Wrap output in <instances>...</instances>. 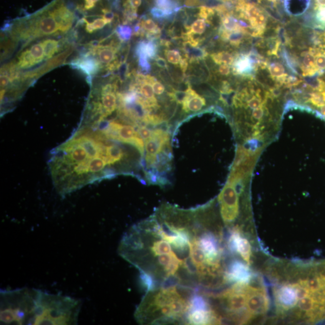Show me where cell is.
Returning a JSON list of instances; mask_svg holds the SVG:
<instances>
[{"mask_svg": "<svg viewBox=\"0 0 325 325\" xmlns=\"http://www.w3.org/2000/svg\"><path fill=\"white\" fill-rule=\"evenodd\" d=\"M111 141L99 130L80 125L55 148L49 162L55 190L65 196L109 176L107 148Z\"/></svg>", "mask_w": 325, "mask_h": 325, "instance_id": "1", "label": "cell"}, {"mask_svg": "<svg viewBox=\"0 0 325 325\" xmlns=\"http://www.w3.org/2000/svg\"><path fill=\"white\" fill-rule=\"evenodd\" d=\"M183 287H160L148 292L136 309V321L142 325L186 324L191 296L188 298L181 292Z\"/></svg>", "mask_w": 325, "mask_h": 325, "instance_id": "2", "label": "cell"}, {"mask_svg": "<svg viewBox=\"0 0 325 325\" xmlns=\"http://www.w3.org/2000/svg\"><path fill=\"white\" fill-rule=\"evenodd\" d=\"M82 304L71 297L39 291L33 325H77Z\"/></svg>", "mask_w": 325, "mask_h": 325, "instance_id": "3", "label": "cell"}, {"mask_svg": "<svg viewBox=\"0 0 325 325\" xmlns=\"http://www.w3.org/2000/svg\"><path fill=\"white\" fill-rule=\"evenodd\" d=\"M39 293V290L29 288L1 291V325H33Z\"/></svg>", "mask_w": 325, "mask_h": 325, "instance_id": "4", "label": "cell"}, {"mask_svg": "<svg viewBox=\"0 0 325 325\" xmlns=\"http://www.w3.org/2000/svg\"><path fill=\"white\" fill-rule=\"evenodd\" d=\"M106 123L107 124L90 128L100 131L108 139L133 146L138 151L141 157H144L145 143L137 130L133 125L126 124L117 120L100 123Z\"/></svg>", "mask_w": 325, "mask_h": 325, "instance_id": "5", "label": "cell"}, {"mask_svg": "<svg viewBox=\"0 0 325 325\" xmlns=\"http://www.w3.org/2000/svg\"><path fill=\"white\" fill-rule=\"evenodd\" d=\"M248 284L236 283L218 296L226 308L228 317L234 321L245 322L252 317L246 308Z\"/></svg>", "mask_w": 325, "mask_h": 325, "instance_id": "6", "label": "cell"}, {"mask_svg": "<svg viewBox=\"0 0 325 325\" xmlns=\"http://www.w3.org/2000/svg\"><path fill=\"white\" fill-rule=\"evenodd\" d=\"M234 185L226 184L219 195L221 216L226 224L233 222L239 215V197Z\"/></svg>", "mask_w": 325, "mask_h": 325, "instance_id": "7", "label": "cell"}, {"mask_svg": "<svg viewBox=\"0 0 325 325\" xmlns=\"http://www.w3.org/2000/svg\"><path fill=\"white\" fill-rule=\"evenodd\" d=\"M170 135L165 131L157 129L153 131L151 137L145 141L146 162L147 165H154L158 154L162 152L164 145L170 142Z\"/></svg>", "mask_w": 325, "mask_h": 325, "instance_id": "8", "label": "cell"}, {"mask_svg": "<svg viewBox=\"0 0 325 325\" xmlns=\"http://www.w3.org/2000/svg\"><path fill=\"white\" fill-rule=\"evenodd\" d=\"M47 9L56 21L60 31L68 32L72 26L75 16L63 0H55Z\"/></svg>", "mask_w": 325, "mask_h": 325, "instance_id": "9", "label": "cell"}, {"mask_svg": "<svg viewBox=\"0 0 325 325\" xmlns=\"http://www.w3.org/2000/svg\"><path fill=\"white\" fill-rule=\"evenodd\" d=\"M269 308V299L264 289L249 287L246 309L251 317L264 314Z\"/></svg>", "mask_w": 325, "mask_h": 325, "instance_id": "10", "label": "cell"}, {"mask_svg": "<svg viewBox=\"0 0 325 325\" xmlns=\"http://www.w3.org/2000/svg\"><path fill=\"white\" fill-rule=\"evenodd\" d=\"M220 322L218 314L211 307L189 309L186 317V324L188 325H210Z\"/></svg>", "mask_w": 325, "mask_h": 325, "instance_id": "11", "label": "cell"}, {"mask_svg": "<svg viewBox=\"0 0 325 325\" xmlns=\"http://www.w3.org/2000/svg\"><path fill=\"white\" fill-rule=\"evenodd\" d=\"M228 243L231 251L237 252L247 263H250L251 244L247 239L241 236L238 229L235 228L232 231Z\"/></svg>", "mask_w": 325, "mask_h": 325, "instance_id": "12", "label": "cell"}, {"mask_svg": "<svg viewBox=\"0 0 325 325\" xmlns=\"http://www.w3.org/2000/svg\"><path fill=\"white\" fill-rule=\"evenodd\" d=\"M252 276L253 274L248 266L242 262L234 261L232 262L226 272L225 279L229 282L248 284L250 281Z\"/></svg>", "mask_w": 325, "mask_h": 325, "instance_id": "13", "label": "cell"}, {"mask_svg": "<svg viewBox=\"0 0 325 325\" xmlns=\"http://www.w3.org/2000/svg\"><path fill=\"white\" fill-rule=\"evenodd\" d=\"M276 298L279 306L288 309L293 308L298 303V289L295 284L288 285L281 287L276 293Z\"/></svg>", "mask_w": 325, "mask_h": 325, "instance_id": "14", "label": "cell"}, {"mask_svg": "<svg viewBox=\"0 0 325 325\" xmlns=\"http://www.w3.org/2000/svg\"><path fill=\"white\" fill-rule=\"evenodd\" d=\"M36 20V34L41 36L55 34L59 30L56 21L50 14L47 7L43 10Z\"/></svg>", "mask_w": 325, "mask_h": 325, "instance_id": "15", "label": "cell"}, {"mask_svg": "<svg viewBox=\"0 0 325 325\" xmlns=\"http://www.w3.org/2000/svg\"><path fill=\"white\" fill-rule=\"evenodd\" d=\"M257 65L250 55L241 54L238 55L233 64V72L234 75L250 76L255 71Z\"/></svg>", "mask_w": 325, "mask_h": 325, "instance_id": "16", "label": "cell"}, {"mask_svg": "<svg viewBox=\"0 0 325 325\" xmlns=\"http://www.w3.org/2000/svg\"><path fill=\"white\" fill-rule=\"evenodd\" d=\"M186 97L182 103L183 110L186 113L196 112L202 109L206 104L205 100L195 90L191 89L190 85L186 90Z\"/></svg>", "mask_w": 325, "mask_h": 325, "instance_id": "17", "label": "cell"}, {"mask_svg": "<svg viewBox=\"0 0 325 325\" xmlns=\"http://www.w3.org/2000/svg\"><path fill=\"white\" fill-rule=\"evenodd\" d=\"M302 56L303 57V59L301 67L303 76L312 77L319 74L315 61V54L311 48H309L308 51L304 52Z\"/></svg>", "mask_w": 325, "mask_h": 325, "instance_id": "18", "label": "cell"}, {"mask_svg": "<svg viewBox=\"0 0 325 325\" xmlns=\"http://www.w3.org/2000/svg\"><path fill=\"white\" fill-rule=\"evenodd\" d=\"M182 50L185 56L190 62H197L205 59L207 56V52L205 50L198 47H194L186 42L183 44Z\"/></svg>", "mask_w": 325, "mask_h": 325, "instance_id": "19", "label": "cell"}, {"mask_svg": "<svg viewBox=\"0 0 325 325\" xmlns=\"http://www.w3.org/2000/svg\"><path fill=\"white\" fill-rule=\"evenodd\" d=\"M74 65L87 75H92L95 74L99 69V64L97 60L87 56L77 60L74 63Z\"/></svg>", "mask_w": 325, "mask_h": 325, "instance_id": "20", "label": "cell"}, {"mask_svg": "<svg viewBox=\"0 0 325 325\" xmlns=\"http://www.w3.org/2000/svg\"><path fill=\"white\" fill-rule=\"evenodd\" d=\"M137 55L143 54L148 59H155L157 54V45L154 41L140 42L136 48Z\"/></svg>", "mask_w": 325, "mask_h": 325, "instance_id": "21", "label": "cell"}, {"mask_svg": "<svg viewBox=\"0 0 325 325\" xmlns=\"http://www.w3.org/2000/svg\"><path fill=\"white\" fill-rule=\"evenodd\" d=\"M222 30L227 32L244 31L247 33L245 28L241 26L240 22L230 14L223 15L222 17Z\"/></svg>", "mask_w": 325, "mask_h": 325, "instance_id": "22", "label": "cell"}, {"mask_svg": "<svg viewBox=\"0 0 325 325\" xmlns=\"http://www.w3.org/2000/svg\"><path fill=\"white\" fill-rule=\"evenodd\" d=\"M269 70L272 79L281 84L284 83L288 78L284 67L280 63L275 62L271 64L269 66Z\"/></svg>", "mask_w": 325, "mask_h": 325, "instance_id": "23", "label": "cell"}, {"mask_svg": "<svg viewBox=\"0 0 325 325\" xmlns=\"http://www.w3.org/2000/svg\"><path fill=\"white\" fill-rule=\"evenodd\" d=\"M97 51L100 62L103 64L108 65L115 60L117 49L115 47L108 46L100 48Z\"/></svg>", "mask_w": 325, "mask_h": 325, "instance_id": "24", "label": "cell"}, {"mask_svg": "<svg viewBox=\"0 0 325 325\" xmlns=\"http://www.w3.org/2000/svg\"><path fill=\"white\" fill-rule=\"evenodd\" d=\"M211 59L217 65H233L236 57L227 51H221L211 54Z\"/></svg>", "mask_w": 325, "mask_h": 325, "instance_id": "25", "label": "cell"}, {"mask_svg": "<svg viewBox=\"0 0 325 325\" xmlns=\"http://www.w3.org/2000/svg\"><path fill=\"white\" fill-rule=\"evenodd\" d=\"M206 27V21L204 19H198L190 26L186 27L188 34L194 36L201 35L205 32Z\"/></svg>", "mask_w": 325, "mask_h": 325, "instance_id": "26", "label": "cell"}, {"mask_svg": "<svg viewBox=\"0 0 325 325\" xmlns=\"http://www.w3.org/2000/svg\"><path fill=\"white\" fill-rule=\"evenodd\" d=\"M36 64L37 63L35 61L30 50L22 52L18 57L17 65L20 68H23V69L32 67Z\"/></svg>", "mask_w": 325, "mask_h": 325, "instance_id": "27", "label": "cell"}, {"mask_svg": "<svg viewBox=\"0 0 325 325\" xmlns=\"http://www.w3.org/2000/svg\"><path fill=\"white\" fill-rule=\"evenodd\" d=\"M45 52V59H49L53 56L59 48L58 42L54 39H47L42 42Z\"/></svg>", "mask_w": 325, "mask_h": 325, "instance_id": "28", "label": "cell"}, {"mask_svg": "<svg viewBox=\"0 0 325 325\" xmlns=\"http://www.w3.org/2000/svg\"><path fill=\"white\" fill-rule=\"evenodd\" d=\"M85 21L86 22V30L89 34H92V33L96 31V30L103 29V28H104L105 26H106L108 24L106 19H104L103 17L102 18L96 19L92 22H88L85 19Z\"/></svg>", "mask_w": 325, "mask_h": 325, "instance_id": "29", "label": "cell"}, {"mask_svg": "<svg viewBox=\"0 0 325 325\" xmlns=\"http://www.w3.org/2000/svg\"><path fill=\"white\" fill-rule=\"evenodd\" d=\"M30 50L37 64L45 59L44 49L42 43L33 45Z\"/></svg>", "mask_w": 325, "mask_h": 325, "instance_id": "30", "label": "cell"}, {"mask_svg": "<svg viewBox=\"0 0 325 325\" xmlns=\"http://www.w3.org/2000/svg\"><path fill=\"white\" fill-rule=\"evenodd\" d=\"M165 55L168 62L173 65L180 64L183 59L180 52L177 50H166L165 51Z\"/></svg>", "mask_w": 325, "mask_h": 325, "instance_id": "31", "label": "cell"}, {"mask_svg": "<svg viewBox=\"0 0 325 325\" xmlns=\"http://www.w3.org/2000/svg\"><path fill=\"white\" fill-rule=\"evenodd\" d=\"M118 37L123 41H128L132 37V29L128 26H119L117 30Z\"/></svg>", "mask_w": 325, "mask_h": 325, "instance_id": "32", "label": "cell"}, {"mask_svg": "<svg viewBox=\"0 0 325 325\" xmlns=\"http://www.w3.org/2000/svg\"><path fill=\"white\" fill-rule=\"evenodd\" d=\"M215 14V10L211 7L206 6H201L200 7V12H199V17L205 19L206 22L210 23V18Z\"/></svg>", "mask_w": 325, "mask_h": 325, "instance_id": "33", "label": "cell"}, {"mask_svg": "<svg viewBox=\"0 0 325 325\" xmlns=\"http://www.w3.org/2000/svg\"><path fill=\"white\" fill-rule=\"evenodd\" d=\"M247 107L251 108V109H256L257 108L262 106V101L260 95L258 93L255 96H253L250 100L247 101Z\"/></svg>", "mask_w": 325, "mask_h": 325, "instance_id": "34", "label": "cell"}, {"mask_svg": "<svg viewBox=\"0 0 325 325\" xmlns=\"http://www.w3.org/2000/svg\"><path fill=\"white\" fill-rule=\"evenodd\" d=\"M137 56L138 57V64H139L141 69L145 73L149 72L151 67L149 62H148V58L143 54H139Z\"/></svg>", "mask_w": 325, "mask_h": 325, "instance_id": "35", "label": "cell"}, {"mask_svg": "<svg viewBox=\"0 0 325 325\" xmlns=\"http://www.w3.org/2000/svg\"><path fill=\"white\" fill-rule=\"evenodd\" d=\"M151 14L155 18H163L171 15L169 12L159 7H154L151 11Z\"/></svg>", "mask_w": 325, "mask_h": 325, "instance_id": "36", "label": "cell"}, {"mask_svg": "<svg viewBox=\"0 0 325 325\" xmlns=\"http://www.w3.org/2000/svg\"><path fill=\"white\" fill-rule=\"evenodd\" d=\"M151 85H152L154 92V94L156 95H161L165 92V86H164L160 82L157 81V80L155 79Z\"/></svg>", "mask_w": 325, "mask_h": 325, "instance_id": "37", "label": "cell"}, {"mask_svg": "<svg viewBox=\"0 0 325 325\" xmlns=\"http://www.w3.org/2000/svg\"><path fill=\"white\" fill-rule=\"evenodd\" d=\"M137 128L138 133L145 141L148 139L152 135V131L148 129L145 126H138Z\"/></svg>", "mask_w": 325, "mask_h": 325, "instance_id": "38", "label": "cell"}, {"mask_svg": "<svg viewBox=\"0 0 325 325\" xmlns=\"http://www.w3.org/2000/svg\"><path fill=\"white\" fill-rule=\"evenodd\" d=\"M264 115V108L263 105H262V106L253 110V112H252V118H253L254 120L259 121V120H263Z\"/></svg>", "mask_w": 325, "mask_h": 325, "instance_id": "39", "label": "cell"}, {"mask_svg": "<svg viewBox=\"0 0 325 325\" xmlns=\"http://www.w3.org/2000/svg\"><path fill=\"white\" fill-rule=\"evenodd\" d=\"M218 71L221 75H223V76H228L229 74H230L231 72L230 65L226 64L221 65L219 67Z\"/></svg>", "mask_w": 325, "mask_h": 325, "instance_id": "40", "label": "cell"}, {"mask_svg": "<svg viewBox=\"0 0 325 325\" xmlns=\"http://www.w3.org/2000/svg\"><path fill=\"white\" fill-rule=\"evenodd\" d=\"M155 61L156 64H157L158 67L161 68H163V69H167L168 68V65L167 62L166 61L165 59L162 57H157L155 59Z\"/></svg>", "mask_w": 325, "mask_h": 325, "instance_id": "41", "label": "cell"}, {"mask_svg": "<svg viewBox=\"0 0 325 325\" xmlns=\"http://www.w3.org/2000/svg\"><path fill=\"white\" fill-rule=\"evenodd\" d=\"M10 81L9 77L6 75H1V89H4L9 85Z\"/></svg>", "mask_w": 325, "mask_h": 325, "instance_id": "42", "label": "cell"}, {"mask_svg": "<svg viewBox=\"0 0 325 325\" xmlns=\"http://www.w3.org/2000/svg\"><path fill=\"white\" fill-rule=\"evenodd\" d=\"M199 3H200L199 0H185V6L188 7H195L198 6Z\"/></svg>", "mask_w": 325, "mask_h": 325, "instance_id": "43", "label": "cell"}, {"mask_svg": "<svg viewBox=\"0 0 325 325\" xmlns=\"http://www.w3.org/2000/svg\"><path fill=\"white\" fill-rule=\"evenodd\" d=\"M325 6V0H315V7Z\"/></svg>", "mask_w": 325, "mask_h": 325, "instance_id": "44", "label": "cell"}, {"mask_svg": "<svg viewBox=\"0 0 325 325\" xmlns=\"http://www.w3.org/2000/svg\"><path fill=\"white\" fill-rule=\"evenodd\" d=\"M320 114H321L324 118H325V104L319 108Z\"/></svg>", "mask_w": 325, "mask_h": 325, "instance_id": "45", "label": "cell"}, {"mask_svg": "<svg viewBox=\"0 0 325 325\" xmlns=\"http://www.w3.org/2000/svg\"><path fill=\"white\" fill-rule=\"evenodd\" d=\"M180 213H184V212L181 213V212H180V211H178V213H177V214H180ZM175 214H176V213H175ZM175 214H174V215H175ZM186 214H188H188H189V213H186ZM190 215H191V214H190ZM170 215H169V216H170ZM166 216H167V215H166V214H165V215H164L163 217H166ZM194 221H195V219H194Z\"/></svg>", "mask_w": 325, "mask_h": 325, "instance_id": "46", "label": "cell"}, {"mask_svg": "<svg viewBox=\"0 0 325 325\" xmlns=\"http://www.w3.org/2000/svg\"><path fill=\"white\" fill-rule=\"evenodd\" d=\"M236 1H239V3H240V2H244V0H236Z\"/></svg>", "mask_w": 325, "mask_h": 325, "instance_id": "47", "label": "cell"}, {"mask_svg": "<svg viewBox=\"0 0 325 325\" xmlns=\"http://www.w3.org/2000/svg\"><path fill=\"white\" fill-rule=\"evenodd\" d=\"M268 1L272 2H275L277 1V0H268Z\"/></svg>", "mask_w": 325, "mask_h": 325, "instance_id": "48", "label": "cell"}, {"mask_svg": "<svg viewBox=\"0 0 325 325\" xmlns=\"http://www.w3.org/2000/svg\"><path fill=\"white\" fill-rule=\"evenodd\" d=\"M223 1H228V0H223Z\"/></svg>", "mask_w": 325, "mask_h": 325, "instance_id": "49", "label": "cell"}]
</instances>
